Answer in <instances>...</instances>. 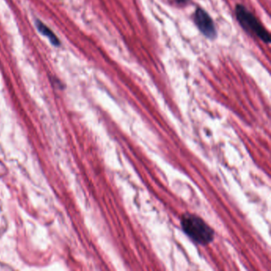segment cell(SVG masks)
Returning a JSON list of instances; mask_svg holds the SVG:
<instances>
[{
	"label": "cell",
	"instance_id": "3",
	"mask_svg": "<svg viewBox=\"0 0 271 271\" xmlns=\"http://www.w3.org/2000/svg\"><path fill=\"white\" fill-rule=\"evenodd\" d=\"M194 23L206 38L214 39L216 37V27L210 15L202 8H197L194 13Z\"/></svg>",
	"mask_w": 271,
	"mask_h": 271
},
{
	"label": "cell",
	"instance_id": "2",
	"mask_svg": "<svg viewBox=\"0 0 271 271\" xmlns=\"http://www.w3.org/2000/svg\"><path fill=\"white\" fill-rule=\"evenodd\" d=\"M235 15L238 23L242 26L245 31L255 35L264 42H270L271 36L269 32L263 27L259 19L251 11H249L244 6L240 4L237 5L235 8Z\"/></svg>",
	"mask_w": 271,
	"mask_h": 271
},
{
	"label": "cell",
	"instance_id": "4",
	"mask_svg": "<svg viewBox=\"0 0 271 271\" xmlns=\"http://www.w3.org/2000/svg\"><path fill=\"white\" fill-rule=\"evenodd\" d=\"M36 27H37L38 30H39L43 35H45V36H46V37L49 39V41H50V42H51L53 45L59 46V39H57V36L53 34V31H52L49 27H46L45 24H43V23H41V21L39 20H38L37 22H36Z\"/></svg>",
	"mask_w": 271,
	"mask_h": 271
},
{
	"label": "cell",
	"instance_id": "1",
	"mask_svg": "<svg viewBox=\"0 0 271 271\" xmlns=\"http://www.w3.org/2000/svg\"><path fill=\"white\" fill-rule=\"evenodd\" d=\"M181 225L185 234L197 244L206 246L210 244L214 239L213 229L197 215L191 213L182 215Z\"/></svg>",
	"mask_w": 271,
	"mask_h": 271
}]
</instances>
